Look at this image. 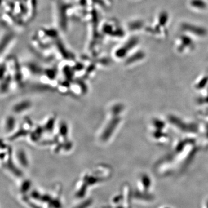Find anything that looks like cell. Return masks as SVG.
Returning a JSON list of instances; mask_svg holds the SVG:
<instances>
[{
    "instance_id": "cell-1",
    "label": "cell",
    "mask_w": 208,
    "mask_h": 208,
    "mask_svg": "<svg viewBox=\"0 0 208 208\" xmlns=\"http://www.w3.org/2000/svg\"><path fill=\"white\" fill-rule=\"evenodd\" d=\"M184 29L190 31L191 32H193L194 30V33L197 35H204L205 34H206V31L205 30L202 29V28H198V27H195V26H191V25H184Z\"/></svg>"
},
{
    "instance_id": "cell-2",
    "label": "cell",
    "mask_w": 208,
    "mask_h": 208,
    "mask_svg": "<svg viewBox=\"0 0 208 208\" xmlns=\"http://www.w3.org/2000/svg\"><path fill=\"white\" fill-rule=\"evenodd\" d=\"M191 4L196 8L204 9L206 7V4L202 0H193L191 2Z\"/></svg>"
}]
</instances>
